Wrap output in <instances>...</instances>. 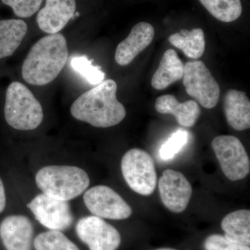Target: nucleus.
Instances as JSON below:
<instances>
[{
	"label": "nucleus",
	"mask_w": 250,
	"mask_h": 250,
	"mask_svg": "<svg viewBox=\"0 0 250 250\" xmlns=\"http://www.w3.org/2000/svg\"><path fill=\"white\" fill-rule=\"evenodd\" d=\"M117 89L114 80L103 81L74 102L70 108L72 117L95 127L107 128L119 124L126 116V110L117 99Z\"/></svg>",
	"instance_id": "obj_1"
},
{
	"label": "nucleus",
	"mask_w": 250,
	"mask_h": 250,
	"mask_svg": "<svg viewBox=\"0 0 250 250\" xmlns=\"http://www.w3.org/2000/svg\"><path fill=\"white\" fill-rule=\"evenodd\" d=\"M68 59L67 41L59 33L42 38L31 47L22 67L23 79L31 85H44L55 80Z\"/></svg>",
	"instance_id": "obj_2"
},
{
	"label": "nucleus",
	"mask_w": 250,
	"mask_h": 250,
	"mask_svg": "<svg viewBox=\"0 0 250 250\" xmlns=\"http://www.w3.org/2000/svg\"><path fill=\"white\" fill-rule=\"evenodd\" d=\"M35 180L42 193L67 202L82 195L90 184L87 172L72 166H45L38 171Z\"/></svg>",
	"instance_id": "obj_3"
},
{
	"label": "nucleus",
	"mask_w": 250,
	"mask_h": 250,
	"mask_svg": "<svg viewBox=\"0 0 250 250\" xmlns=\"http://www.w3.org/2000/svg\"><path fill=\"white\" fill-rule=\"evenodd\" d=\"M4 118L14 129L28 131L40 126L44 113L31 90L21 82H14L6 90Z\"/></svg>",
	"instance_id": "obj_4"
},
{
	"label": "nucleus",
	"mask_w": 250,
	"mask_h": 250,
	"mask_svg": "<svg viewBox=\"0 0 250 250\" xmlns=\"http://www.w3.org/2000/svg\"><path fill=\"white\" fill-rule=\"evenodd\" d=\"M125 180L131 189L144 196L152 195L157 184V174L152 156L143 149H130L121 161Z\"/></svg>",
	"instance_id": "obj_5"
},
{
	"label": "nucleus",
	"mask_w": 250,
	"mask_h": 250,
	"mask_svg": "<svg viewBox=\"0 0 250 250\" xmlns=\"http://www.w3.org/2000/svg\"><path fill=\"white\" fill-rule=\"evenodd\" d=\"M182 79L187 93L201 106L208 109L216 106L220 98V86L203 62H187Z\"/></svg>",
	"instance_id": "obj_6"
},
{
	"label": "nucleus",
	"mask_w": 250,
	"mask_h": 250,
	"mask_svg": "<svg viewBox=\"0 0 250 250\" xmlns=\"http://www.w3.org/2000/svg\"><path fill=\"white\" fill-rule=\"evenodd\" d=\"M211 146L223 173L229 180H241L250 173L249 156L238 138L227 135L217 136Z\"/></svg>",
	"instance_id": "obj_7"
},
{
	"label": "nucleus",
	"mask_w": 250,
	"mask_h": 250,
	"mask_svg": "<svg viewBox=\"0 0 250 250\" xmlns=\"http://www.w3.org/2000/svg\"><path fill=\"white\" fill-rule=\"evenodd\" d=\"M83 202L92 214L101 218L121 220L132 214L131 207L124 199L106 186H95L87 190Z\"/></svg>",
	"instance_id": "obj_8"
},
{
	"label": "nucleus",
	"mask_w": 250,
	"mask_h": 250,
	"mask_svg": "<svg viewBox=\"0 0 250 250\" xmlns=\"http://www.w3.org/2000/svg\"><path fill=\"white\" fill-rule=\"evenodd\" d=\"M36 220L49 230L63 231L73 223L74 216L68 202L41 193L27 205Z\"/></svg>",
	"instance_id": "obj_9"
},
{
	"label": "nucleus",
	"mask_w": 250,
	"mask_h": 250,
	"mask_svg": "<svg viewBox=\"0 0 250 250\" xmlns=\"http://www.w3.org/2000/svg\"><path fill=\"white\" fill-rule=\"evenodd\" d=\"M76 233L90 250H117L121 244L119 231L95 215L81 218L76 225Z\"/></svg>",
	"instance_id": "obj_10"
},
{
	"label": "nucleus",
	"mask_w": 250,
	"mask_h": 250,
	"mask_svg": "<svg viewBox=\"0 0 250 250\" xmlns=\"http://www.w3.org/2000/svg\"><path fill=\"white\" fill-rule=\"evenodd\" d=\"M161 200L174 213H182L187 208L192 196V187L183 174L170 169L163 172L159 181Z\"/></svg>",
	"instance_id": "obj_11"
},
{
	"label": "nucleus",
	"mask_w": 250,
	"mask_h": 250,
	"mask_svg": "<svg viewBox=\"0 0 250 250\" xmlns=\"http://www.w3.org/2000/svg\"><path fill=\"white\" fill-rule=\"evenodd\" d=\"M34 227L25 215H11L0 223V238L6 250H32Z\"/></svg>",
	"instance_id": "obj_12"
},
{
	"label": "nucleus",
	"mask_w": 250,
	"mask_h": 250,
	"mask_svg": "<svg viewBox=\"0 0 250 250\" xmlns=\"http://www.w3.org/2000/svg\"><path fill=\"white\" fill-rule=\"evenodd\" d=\"M75 0H46L36 21L41 30L49 34L62 31L76 12Z\"/></svg>",
	"instance_id": "obj_13"
},
{
	"label": "nucleus",
	"mask_w": 250,
	"mask_h": 250,
	"mask_svg": "<svg viewBox=\"0 0 250 250\" xmlns=\"http://www.w3.org/2000/svg\"><path fill=\"white\" fill-rule=\"evenodd\" d=\"M154 29L152 24L146 22L138 23L131 29L129 36L117 46L115 60L121 66L130 62L152 42Z\"/></svg>",
	"instance_id": "obj_14"
},
{
	"label": "nucleus",
	"mask_w": 250,
	"mask_h": 250,
	"mask_svg": "<svg viewBox=\"0 0 250 250\" xmlns=\"http://www.w3.org/2000/svg\"><path fill=\"white\" fill-rule=\"evenodd\" d=\"M156 111L163 114H171L184 127H192L200 115V108L193 100L179 103L172 95H162L156 100Z\"/></svg>",
	"instance_id": "obj_15"
},
{
	"label": "nucleus",
	"mask_w": 250,
	"mask_h": 250,
	"mask_svg": "<svg viewBox=\"0 0 250 250\" xmlns=\"http://www.w3.org/2000/svg\"><path fill=\"white\" fill-rule=\"evenodd\" d=\"M224 111L228 124L236 131L250 126V102L246 93L239 90H229L224 100Z\"/></svg>",
	"instance_id": "obj_16"
},
{
	"label": "nucleus",
	"mask_w": 250,
	"mask_h": 250,
	"mask_svg": "<svg viewBox=\"0 0 250 250\" xmlns=\"http://www.w3.org/2000/svg\"><path fill=\"white\" fill-rule=\"evenodd\" d=\"M184 65L174 49H167L153 75L152 85L156 90H164L183 78Z\"/></svg>",
	"instance_id": "obj_17"
},
{
	"label": "nucleus",
	"mask_w": 250,
	"mask_h": 250,
	"mask_svg": "<svg viewBox=\"0 0 250 250\" xmlns=\"http://www.w3.org/2000/svg\"><path fill=\"white\" fill-rule=\"evenodd\" d=\"M221 228L227 239L243 246H250V210H238L229 213L222 220Z\"/></svg>",
	"instance_id": "obj_18"
},
{
	"label": "nucleus",
	"mask_w": 250,
	"mask_h": 250,
	"mask_svg": "<svg viewBox=\"0 0 250 250\" xmlns=\"http://www.w3.org/2000/svg\"><path fill=\"white\" fill-rule=\"evenodd\" d=\"M27 24L22 20L0 21V59L12 55L27 32Z\"/></svg>",
	"instance_id": "obj_19"
},
{
	"label": "nucleus",
	"mask_w": 250,
	"mask_h": 250,
	"mask_svg": "<svg viewBox=\"0 0 250 250\" xmlns=\"http://www.w3.org/2000/svg\"><path fill=\"white\" fill-rule=\"evenodd\" d=\"M168 40L188 58L199 59L205 53V34L200 28H195L191 31L182 29L179 33L170 36Z\"/></svg>",
	"instance_id": "obj_20"
},
{
	"label": "nucleus",
	"mask_w": 250,
	"mask_h": 250,
	"mask_svg": "<svg viewBox=\"0 0 250 250\" xmlns=\"http://www.w3.org/2000/svg\"><path fill=\"white\" fill-rule=\"evenodd\" d=\"M212 16L223 22H231L241 16V0H199Z\"/></svg>",
	"instance_id": "obj_21"
},
{
	"label": "nucleus",
	"mask_w": 250,
	"mask_h": 250,
	"mask_svg": "<svg viewBox=\"0 0 250 250\" xmlns=\"http://www.w3.org/2000/svg\"><path fill=\"white\" fill-rule=\"evenodd\" d=\"M34 246L36 250H80L62 231L56 230L39 233Z\"/></svg>",
	"instance_id": "obj_22"
},
{
	"label": "nucleus",
	"mask_w": 250,
	"mask_h": 250,
	"mask_svg": "<svg viewBox=\"0 0 250 250\" xmlns=\"http://www.w3.org/2000/svg\"><path fill=\"white\" fill-rule=\"evenodd\" d=\"M72 68L83 77L90 84L99 85L104 80L105 73L100 66L93 65V60L86 56H77L70 60Z\"/></svg>",
	"instance_id": "obj_23"
},
{
	"label": "nucleus",
	"mask_w": 250,
	"mask_h": 250,
	"mask_svg": "<svg viewBox=\"0 0 250 250\" xmlns=\"http://www.w3.org/2000/svg\"><path fill=\"white\" fill-rule=\"evenodd\" d=\"M189 140V134L184 129H179L171 134L159 149V156L161 160H172L178 153L181 152Z\"/></svg>",
	"instance_id": "obj_24"
},
{
	"label": "nucleus",
	"mask_w": 250,
	"mask_h": 250,
	"mask_svg": "<svg viewBox=\"0 0 250 250\" xmlns=\"http://www.w3.org/2000/svg\"><path fill=\"white\" fill-rule=\"evenodd\" d=\"M1 2L10 6L18 17L27 18L39 11L42 0H1Z\"/></svg>",
	"instance_id": "obj_25"
},
{
	"label": "nucleus",
	"mask_w": 250,
	"mask_h": 250,
	"mask_svg": "<svg viewBox=\"0 0 250 250\" xmlns=\"http://www.w3.org/2000/svg\"><path fill=\"white\" fill-rule=\"evenodd\" d=\"M205 250H250V246H243L227 239L219 234H212L204 243Z\"/></svg>",
	"instance_id": "obj_26"
},
{
	"label": "nucleus",
	"mask_w": 250,
	"mask_h": 250,
	"mask_svg": "<svg viewBox=\"0 0 250 250\" xmlns=\"http://www.w3.org/2000/svg\"><path fill=\"white\" fill-rule=\"evenodd\" d=\"M6 205V197L4 186V184H3L2 180L0 178V213L4 211Z\"/></svg>",
	"instance_id": "obj_27"
},
{
	"label": "nucleus",
	"mask_w": 250,
	"mask_h": 250,
	"mask_svg": "<svg viewBox=\"0 0 250 250\" xmlns=\"http://www.w3.org/2000/svg\"><path fill=\"white\" fill-rule=\"evenodd\" d=\"M154 250H177L174 249H172V248H159V249H156Z\"/></svg>",
	"instance_id": "obj_28"
}]
</instances>
